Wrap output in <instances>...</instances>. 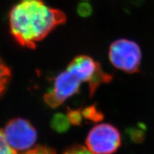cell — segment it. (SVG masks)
<instances>
[{
	"instance_id": "1",
	"label": "cell",
	"mask_w": 154,
	"mask_h": 154,
	"mask_svg": "<svg viewBox=\"0 0 154 154\" xmlns=\"http://www.w3.org/2000/svg\"><path fill=\"white\" fill-rule=\"evenodd\" d=\"M66 22L61 11L51 8L42 0H25L9 13L11 33L21 45L34 48L36 44Z\"/></svg>"
},
{
	"instance_id": "2",
	"label": "cell",
	"mask_w": 154,
	"mask_h": 154,
	"mask_svg": "<svg viewBox=\"0 0 154 154\" xmlns=\"http://www.w3.org/2000/svg\"><path fill=\"white\" fill-rule=\"evenodd\" d=\"M111 79L112 76L103 72L99 63L87 56H80L75 58L66 70L57 76L44 100L50 107H57L76 94L83 83H88L91 96L100 84Z\"/></svg>"
},
{
	"instance_id": "3",
	"label": "cell",
	"mask_w": 154,
	"mask_h": 154,
	"mask_svg": "<svg viewBox=\"0 0 154 154\" xmlns=\"http://www.w3.org/2000/svg\"><path fill=\"white\" fill-rule=\"evenodd\" d=\"M109 57L115 68L128 74H134L139 70L142 53L137 43L121 38L111 44Z\"/></svg>"
},
{
	"instance_id": "4",
	"label": "cell",
	"mask_w": 154,
	"mask_h": 154,
	"mask_svg": "<svg viewBox=\"0 0 154 154\" xmlns=\"http://www.w3.org/2000/svg\"><path fill=\"white\" fill-rule=\"evenodd\" d=\"M86 143V148L94 154H112L120 147L121 134L111 124L96 125L90 131Z\"/></svg>"
},
{
	"instance_id": "5",
	"label": "cell",
	"mask_w": 154,
	"mask_h": 154,
	"mask_svg": "<svg viewBox=\"0 0 154 154\" xmlns=\"http://www.w3.org/2000/svg\"><path fill=\"white\" fill-rule=\"evenodd\" d=\"M6 139L14 150L30 149L36 140V132L32 124L22 119L9 121L3 131Z\"/></svg>"
},
{
	"instance_id": "6",
	"label": "cell",
	"mask_w": 154,
	"mask_h": 154,
	"mask_svg": "<svg viewBox=\"0 0 154 154\" xmlns=\"http://www.w3.org/2000/svg\"><path fill=\"white\" fill-rule=\"evenodd\" d=\"M10 77V71L0 58V96L5 91Z\"/></svg>"
},
{
	"instance_id": "7",
	"label": "cell",
	"mask_w": 154,
	"mask_h": 154,
	"mask_svg": "<svg viewBox=\"0 0 154 154\" xmlns=\"http://www.w3.org/2000/svg\"><path fill=\"white\" fill-rule=\"evenodd\" d=\"M0 154H17L16 150L7 142L3 131H0Z\"/></svg>"
},
{
	"instance_id": "8",
	"label": "cell",
	"mask_w": 154,
	"mask_h": 154,
	"mask_svg": "<svg viewBox=\"0 0 154 154\" xmlns=\"http://www.w3.org/2000/svg\"><path fill=\"white\" fill-rule=\"evenodd\" d=\"M78 12L82 17H86L90 16L92 12L91 6L89 4L86 2L80 4L78 7Z\"/></svg>"
},
{
	"instance_id": "9",
	"label": "cell",
	"mask_w": 154,
	"mask_h": 154,
	"mask_svg": "<svg viewBox=\"0 0 154 154\" xmlns=\"http://www.w3.org/2000/svg\"><path fill=\"white\" fill-rule=\"evenodd\" d=\"M23 154H56L54 151L47 147H36L34 149L30 150Z\"/></svg>"
},
{
	"instance_id": "10",
	"label": "cell",
	"mask_w": 154,
	"mask_h": 154,
	"mask_svg": "<svg viewBox=\"0 0 154 154\" xmlns=\"http://www.w3.org/2000/svg\"><path fill=\"white\" fill-rule=\"evenodd\" d=\"M64 154H94L87 148L83 146H76L67 151Z\"/></svg>"
},
{
	"instance_id": "11",
	"label": "cell",
	"mask_w": 154,
	"mask_h": 154,
	"mask_svg": "<svg viewBox=\"0 0 154 154\" xmlns=\"http://www.w3.org/2000/svg\"><path fill=\"white\" fill-rule=\"evenodd\" d=\"M22 1H25V0H22Z\"/></svg>"
}]
</instances>
